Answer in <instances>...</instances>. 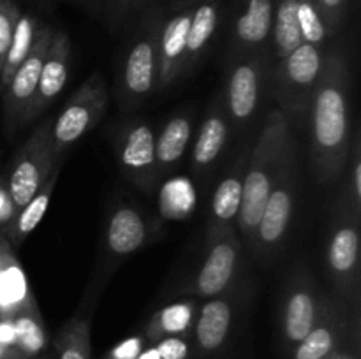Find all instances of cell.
<instances>
[{
	"label": "cell",
	"instance_id": "1",
	"mask_svg": "<svg viewBox=\"0 0 361 359\" xmlns=\"http://www.w3.org/2000/svg\"><path fill=\"white\" fill-rule=\"evenodd\" d=\"M310 160L316 180L323 185L341 176L351 146L348 63L341 53L324 55V65L310 102Z\"/></svg>",
	"mask_w": 361,
	"mask_h": 359
},
{
	"label": "cell",
	"instance_id": "2",
	"mask_svg": "<svg viewBox=\"0 0 361 359\" xmlns=\"http://www.w3.org/2000/svg\"><path fill=\"white\" fill-rule=\"evenodd\" d=\"M291 122L281 109H271L268 113L259 137L254 144L250 157L247 160L243 175L242 204H240L238 224L240 238L252 246L264 203L275 185L286 151L293 143Z\"/></svg>",
	"mask_w": 361,
	"mask_h": 359
},
{
	"label": "cell",
	"instance_id": "3",
	"mask_svg": "<svg viewBox=\"0 0 361 359\" xmlns=\"http://www.w3.org/2000/svg\"><path fill=\"white\" fill-rule=\"evenodd\" d=\"M161 27L162 20L159 14L145 18L123 53L116 80V97L122 111L140 108L157 92Z\"/></svg>",
	"mask_w": 361,
	"mask_h": 359
},
{
	"label": "cell",
	"instance_id": "4",
	"mask_svg": "<svg viewBox=\"0 0 361 359\" xmlns=\"http://www.w3.org/2000/svg\"><path fill=\"white\" fill-rule=\"evenodd\" d=\"M296 187H298V172H296V144L295 141L286 151L279 171L275 185L264 203L263 215L254 236L252 252L257 260L274 259L284 246L288 238L289 225L295 213Z\"/></svg>",
	"mask_w": 361,
	"mask_h": 359
},
{
	"label": "cell",
	"instance_id": "5",
	"mask_svg": "<svg viewBox=\"0 0 361 359\" xmlns=\"http://www.w3.org/2000/svg\"><path fill=\"white\" fill-rule=\"evenodd\" d=\"M328 273L342 299H360V211L342 196L326 248Z\"/></svg>",
	"mask_w": 361,
	"mask_h": 359
},
{
	"label": "cell",
	"instance_id": "6",
	"mask_svg": "<svg viewBox=\"0 0 361 359\" xmlns=\"http://www.w3.org/2000/svg\"><path fill=\"white\" fill-rule=\"evenodd\" d=\"M324 65L323 46L300 44L288 58L281 60L275 74V97L281 111L291 118H303L309 113L314 90Z\"/></svg>",
	"mask_w": 361,
	"mask_h": 359
},
{
	"label": "cell",
	"instance_id": "7",
	"mask_svg": "<svg viewBox=\"0 0 361 359\" xmlns=\"http://www.w3.org/2000/svg\"><path fill=\"white\" fill-rule=\"evenodd\" d=\"M108 106V90L102 74L94 73L67 101L66 108L60 111L51 123L53 157L63 160L66 153L83 139L102 118Z\"/></svg>",
	"mask_w": 361,
	"mask_h": 359
},
{
	"label": "cell",
	"instance_id": "8",
	"mask_svg": "<svg viewBox=\"0 0 361 359\" xmlns=\"http://www.w3.org/2000/svg\"><path fill=\"white\" fill-rule=\"evenodd\" d=\"M155 129L147 120H127L111 130V144L120 169L145 194H155L159 171L155 162Z\"/></svg>",
	"mask_w": 361,
	"mask_h": 359
},
{
	"label": "cell",
	"instance_id": "9",
	"mask_svg": "<svg viewBox=\"0 0 361 359\" xmlns=\"http://www.w3.org/2000/svg\"><path fill=\"white\" fill-rule=\"evenodd\" d=\"M51 123L53 122H42L14 157L9 182H7V196H9L14 215L41 189L51 172L53 165L56 162H63L55 160L53 157Z\"/></svg>",
	"mask_w": 361,
	"mask_h": 359
},
{
	"label": "cell",
	"instance_id": "10",
	"mask_svg": "<svg viewBox=\"0 0 361 359\" xmlns=\"http://www.w3.org/2000/svg\"><path fill=\"white\" fill-rule=\"evenodd\" d=\"M242 243L235 225H212L207 232V256L189 291L201 298H215L229 292L240 266Z\"/></svg>",
	"mask_w": 361,
	"mask_h": 359
},
{
	"label": "cell",
	"instance_id": "11",
	"mask_svg": "<svg viewBox=\"0 0 361 359\" xmlns=\"http://www.w3.org/2000/svg\"><path fill=\"white\" fill-rule=\"evenodd\" d=\"M270 80V60L264 49L231 62L226 84V113L231 125L247 127L256 116Z\"/></svg>",
	"mask_w": 361,
	"mask_h": 359
},
{
	"label": "cell",
	"instance_id": "12",
	"mask_svg": "<svg viewBox=\"0 0 361 359\" xmlns=\"http://www.w3.org/2000/svg\"><path fill=\"white\" fill-rule=\"evenodd\" d=\"M51 35L53 28L49 25L41 23L27 58L18 67L7 88L4 90V123H6V129L9 134L18 132L28 125V111H30L35 92H37L39 74H41L49 42H51Z\"/></svg>",
	"mask_w": 361,
	"mask_h": 359
},
{
	"label": "cell",
	"instance_id": "13",
	"mask_svg": "<svg viewBox=\"0 0 361 359\" xmlns=\"http://www.w3.org/2000/svg\"><path fill=\"white\" fill-rule=\"evenodd\" d=\"M326 294L319 291L312 275L296 267L289 275L282 298V333L288 345H296L310 333L323 313Z\"/></svg>",
	"mask_w": 361,
	"mask_h": 359
},
{
	"label": "cell",
	"instance_id": "14",
	"mask_svg": "<svg viewBox=\"0 0 361 359\" xmlns=\"http://www.w3.org/2000/svg\"><path fill=\"white\" fill-rule=\"evenodd\" d=\"M349 347V317L345 299L326 296L319 320L293 351V359H324Z\"/></svg>",
	"mask_w": 361,
	"mask_h": 359
},
{
	"label": "cell",
	"instance_id": "15",
	"mask_svg": "<svg viewBox=\"0 0 361 359\" xmlns=\"http://www.w3.org/2000/svg\"><path fill=\"white\" fill-rule=\"evenodd\" d=\"M275 0H242L233 23L229 62L267 48L274 27Z\"/></svg>",
	"mask_w": 361,
	"mask_h": 359
},
{
	"label": "cell",
	"instance_id": "16",
	"mask_svg": "<svg viewBox=\"0 0 361 359\" xmlns=\"http://www.w3.org/2000/svg\"><path fill=\"white\" fill-rule=\"evenodd\" d=\"M196 4L176 7V13L162 21L159 34V76L157 92L168 90L169 87L183 77V53H185L187 35Z\"/></svg>",
	"mask_w": 361,
	"mask_h": 359
},
{
	"label": "cell",
	"instance_id": "17",
	"mask_svg": "<svg viewBox=\"0 0 361 359\" xmlns=\"http://www.w3.org/2000/svg\"><path fill=\"white\" fill-rule=\"evenodd\" d=\"M71 56L73 51H71L69 35L63 30H53L51 42L39 74L37 92L28 111V123L37 120V116L42 115L63 90L71 74Z\"/></svg>",
	"mask_w": 361,
	"mask_h": 359
},
{
	"label": "cell",
	"instance_id": "18",
	"mask_svg": "<svg viewBox=\"0 0 361 359\" xmlns=\"http://www.w3.org/2000/svg\"><path fill=\"white\" fill-rule=\"evenodd\" d=\"M148 239V227L143 215L129 204H118L109 213L104 231V256L108 266L133 256Z\"/></svg>",
	"mask_w": 361,
	"mask_h": 359
},
{
	"label": "cell",
	"instance_id": "19",
	"mask_svg": "<svg viewBox=\"0 0 361 359\" xmlns=\"http://www.w3.org/2000/svg\"><path fill=\"white\" fill-rule=\"evenodd\" d=\"M233 327V301L228 292L208 298L197 308L194 340L200 354L212 355L224 347Z\"/></svg>",
	"mask_w": 361,
	"mask_h": 359
},
{
	"label": "cell",
	"instance_id": "20",
	"mask_svg": "<svg viewBox=\"0 0 361 359\" xmlns=\"http://www.w3.org/2000/svg\"><path fill=\"white\" fill-rule=\"evenodd\" d=\"M229 116L226 113V106H215L204 116L200 127L196 141L192 146V171L196 176H204L215 164L224 151L229 137Z\"/></svg>",
	"mask_w": 361,
	"mask_h": 359
},
{
	"label": "cell",
	"instance_id": "21",
	"mask_svg": "<svg viewBox=\"0 0 361 359\" xmlns=\"http://www.w3.org/2000/svg\"><path fill=\"white\" fill-rule=\"evenodd\" d=\"M221 23V2L219 0H200L194 6L192 21L187 35L185 53H183L182 74L192 73L210 49Z\"/></svg>",
	"mask_w": 361,
	"mask_h": 359
},
{
	"label": "cell",
	"instance_id": "22",
	"mask_svg": "<svg viewBox=\"0 0 361 359\" xmlns=\"http://www.w3.org/2000/svg\"><path fill=\"white\" fill-rule=\"evenodd\" d=\"M194 130V113L183 111L171 116L155 136V162L159 178L171 175L189 150Z\"/></svg>",
	"mask_w": 361,
	"mask_h": 359
},
{
	"label": "cell",
	"instance_id": "23",
	"mask_svg": "<svg viewBox=\"0 0 361 359\" xmlns=\"http://www.w3.org/2000/svg\"><path fill=\"white\" fill-rule=\"evenodd\" d=\"M197 315V303L194 299H180L159 310L147 324L145 340L150 344L169 336H190Z\"/></svg>",
	"mask_w": 361,
	"mask_h": 359
},
{
	"label": "cell",
	"instance_id": "24",
	"mask_svg": "<svg viewBox=\"0 0 361 359\" xmlns=\"http://www.w3.org/2000/svg\"><path fill=\"white\" fill-rule=\"evenodd\" d=\"M62 164L63 162H56V164L53 165L51 172H49L46 182L41 185V189L32 196V199L28 201V203L14 215L13 220H11L9 236L11 239H13L14 245H21V243L25 241V238L37 227L39 222L44 217L46 210H48L49 206V201H51L53 197V190H55Z\"/></svg>",
	"mask_w": 361,
	"mask_h": 359
},
{
	"label": "cell",
	"instance_id": "25",
	"mask_svg": "<svg viewBox=\"0 0 361 359\" xmlns=\"http://www.w3.org/2000/svg\"><path fill=\"white\" fill-rule=\"evenodd\" d=\"M245 168L247 157H240L235 168L222 178L215 189L212 197V225H229L238 218Z\"/></svg>",
	"mask_w": 361,
	"mask_h": 359
},
{
	"label": "cell",
	"instance_id": "26",
	"mask_svg": "<svg viewBox=\"0 0 361 359\" xmlns=\"http://www.w3.org/2000/svg\"><path fill=\"white\" fill-rule=\"evenodd\" d=\"M7 315H11V319H13L14 331H16V345H14L16 359L37 355L44 348L46 334L35 306L20 305Z\"/></svg>",
	"mask_w": 361,
	"mask_h": 359
},
{
	"label": "cell",
	"instance_id": "27",
	"mask_svg": "<svg viewBox=\"0 0 361 359\" xmlns=\"http://www.w3.org/2000/svg\"><path fill=\"white\" fill-rule=\"evenodd\" d=\"M39 27H41V21L34 14H20V20H18L16 28H14L13 39H11L9 48H7L6 58L2 62V69H0V95L7 88V84H9L11 77L18 70V67L27 58L28 51H30L32 44H34L35 35H37Z\"/></svg>",
	"mask_w": 361,
	"mask_h": 359
},
{
	"label": "cell",
	"instance_id": "28",
	"mask_svg": "<svg viewBox=\"0 0 361 359\" xmlns=\"http://www.w3.org/2000/svg\"><path fill=\"white\" fill-rule=\"evenodd\" d=\"M271 42H274L275 58H288L300 44H303L302 30L296 16V0H279L274 14L271 27Z\"/></svg>",
	"mask_w": 361,
	"mask_h": 359
},
{
	"label": "cell",
	"instance_id": "29",
	"mask_svg": "<svg viewBox=\"0 0 361 359\" xmlns=\"http://www.w3.org/2000/svg\"><path fill=\"white\" fill-rule=\"evenodd\" d=\"M56 359H92L90 320L74 315L56 333Z\"/></svg>",
	"mask_w": 361,
	"mask_h": 359
},
{
	"label": "cell",
	"instance_id": "30",
	"mask_svg": "<svg viewBox=\"0 0 361 359\" xmlns=\"http://www.w3.org/2000/svg\"><path fill=\"white\" fill-rule=\"evenodd\" d=\"M296 16L303 42L323 46L328 37V30L321 14L319 0H296Z\"/></svg>",
	"mask_w": 361,
	"mask_h": 359
},
{
	"label": "cell",
	"instance_id": "31",
	"mask_svg": "<svg viewBox=\"0 0 361 359\" xmlns=\"http://www.w3.org/2000/svg\"><path fill=\"white\" fill-rule=\"evenodd\" d=\"M189 354L190 345L185 336H169L145 347L137 359H187Z\"/></svg>",
	"mask_w": 361,
	"mask_h": 359
},
{
	"label": "cell",
	"instance_id": "32",
	"mask_svg": "<svg viewBox=\"0 0 361 359\" xmlns=\"http://www.w3.org/2000/svg\"><path fill=\"white\" fill-rule=\"evenodd\" d=\"M20 14L21 11L16 0H0V69H2V62L6 58Z\"/></svg>",
	"mask_w": 361,
	"mask_h": 359
},
{
	"label": "cell",
	"instance_id": "33",
	"mask_svg": "<svg viewBox=\"0 0 361 359\" xmlns=\"http://www.w3.org/2000/svg\"><path fill=\"white\" fill-rule=\"evenodd\" d=\"M349 175L348 178V194L353 201V206L360 211L361 208V148H360V130H356L355 136L351 137V146H349V158H348Z\"/></svg>",
	"mask_w": 361,
	"mask_h": 359
},
{
	"label": "cell",
	"instance_id": "34",
	"mask_svg": "<svg viewBox=\"0 0 361 359\" xmlns=\"http://www.w3.org/2000/svg\"><path fill=\"white\" fill-rule=\"evenodd\" d=\"M145 348L143 334H134L116 344L111 351L106 352L104 359H137L140 352Z\"/></svg>",
	"mask_w": 361,
	"mask_h": 359
},
{
	"label": "cell",
	"instance_id": "35",
	"mask_svg": "<svg viewBox=\"0 0 361 359\" xmlns=\"http://www.w3.org/2000/svg\"><path fill=\"white\" fill-rule=\"evenodd\" d=\"M345 2L348 0H319L321 14H323V21L326 25L328 34H334L335 28L338 27L344 14Z\"/></svg>",
	"mask_w": 361,
	"mask_h": 359
},
{
	"label": "cell",
	"instance_id": "36",
	"mask_svg": "<svg viewBox=\"0 0 361 359\" xmlns=\"http://www.w3.org/2000/svg\"><path fill=\"white\" fill-rule=\"evenodd\" d=\"M14 345H16V331H14L13 319L6 313L0 319V347H4L9 352V358L16 359V355H14Z\"/></svg>",
	"mask_w": 361,
	"mask_h": 359
},
{
	"label": "cell",
	"instance_id": "37",
	"mask_svg": "<svg viewBox=\"0 0 361 359\" xmlns=\"http://www.w3.org/2000/svg\"><path fill=\"white\" fill-rule=\"evenodd\" d=\"M126 4L127 0H104V9L113 27H118L126 20Z\"/></svg>",
	"mask_w": 361,
	"mask_h": 359
},
{
	"label": "cell",
	"instance_id": "38",
	"mask_svg": "<svg viewBox=\"0 0 361 359\" xmlns=\"http://www.w3.org/2000/svg\"><path fill=\"white\" fill-rule=\"evenodd\" d=\"M13 217L14 211L13 206H11L9 196H7V192H4V190L0 189V224H2V222H11Z\"/></svg>",
	"mask_w": 361,
	"mask_h": 359
},
{
	"label": "cell",
	"instance_id": "39",
	"mask_svg": "<svg viewBox=\"0 0 361 359\" xmlns=\"http://www.w3.org/2000/svg\"><path fill=\"white\" fill-rule=\"evenodd\" d=\"M324 359H358V358H356L355 352L349 351V347H344V348H341V351L334 352V354L326 355Z\"/></svg>",
	"mask_w": 361,
	"mask_h": 359
},
{
	"label": "cell",
	"instance_id": "40",
	"mask_svg": "<svg viewBox=\"0 0 361 359\" xmlns=\"http://www.w3.org/2000/svg\"><path fill=\"white\" fill-rule=\"evenodd\" d=\"M150 0H127L126 4V16L129 13H134V11H140L141 7H145Z\"/></svg>",
	"mask_w": 361,
	"mask_h": 359
},
{
	"label": "cell",
	"instance_id": "41",
	"mask_svg": "<svg viewBox=\"0 0 361 359\" xmlns=\"http://www.w3.org/2000/svg\"><path fill=\"white\" fill-rule=\"evenodd\" d=\"M200 0H171V4L175 7H183V6H190V4H196Z\"/></svg>",
	"mask_w": 361,
	"mask_h": 359
},
{
	"label": "cell",
	"instance_id": "42",
	"mask_svg": "<svg viewBox=\"0 0 361 359\" xmlns=\"http://www.w3.org/2000/svg\"><path fill=\"white\" fill-rule=\"evenodd\" d=\"M2 358H9V352H7L4 347H0V359Z\"/></svg>",
	"mask_w": 361,
	"mask_h": 359
},
{
	"label": "cell",
	"instance_id": "43",
	"mask_svg": "<svg viewBox=\"0 0 361 359\" xmlns=\"http://www.w3.org/2000/svg\"><path fill=\"white\" fill-rule=\"evenodd\" d=\"M73 2H80V4H87V2H95V0H73Z\"/></svg>",
	"mask_w": 361,
	"mask_h": 359
},
{
	"label": "cell",
	"instance_id": "44",
	"mask_svg": "<svg viewBox=\"0 0 361 359\" xmlns=\"http://www.w3.org/2000/svg\"><path fill=\"white\" fill-rule=\"evenodd\" d=\"M2 359H13V358H2Z\"/></svg>",
	"mask_w": 361,
	"mask_h": 359
},
{
	"label": "cell",
	"instance_id": "45",
	"mask_svg": "<svg viewBox=\"0 0 361 359\" xmlns=\"http://www.w3.org/2000/svg\"><path fill=\"white\" fill-rule=\"evenodd\" d=\"M275 2H279V0H275Z\"/></svg>",
	"mask_w": 361,
	"mask_h": 359
}]
</instances>
